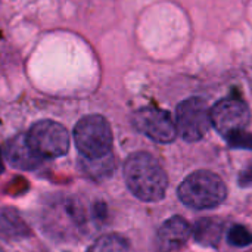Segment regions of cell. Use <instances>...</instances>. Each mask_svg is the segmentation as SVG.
Segmentation results:
<instances>
[{"label":"cell","instance_id":"6da1fadb","mask_svg":"<svg viewBox=\"0 0 252 252\" xmlns=\"http://www.w3.org/2000/svg\"><path fill=\"white\" fill-rule=\"evenodd\" d=\"M124 179L130 192L140 201L158 202L165 196L167 174L161 164L148 152H136L127 158Z\"/></svg>","mask_w":252,"mask_h":252},{"label":"cell","instance_id":"7a4b0ae2","mask_svg":"<svg viewBox=\"0 0 252 252\" xmlns=\"http://www.w3.org/2000/svg\"><path fill=\"white\" fill-rule=\"evenodd\" d=\"M227 195L224 182L216 173L198 170L188 176L179 186V199L193 210L219 207Z\"/></svg>","mask_w":252,"mask_h":252},{"label":"cell","instance_id":"3957f363","mask_svg":"<svg viewBox=\"0 0 252 252\" xmlns=\"http://www.w3.org/2000/svg\"><path fill=\"white\" fill-rule=\"evenodd\" d=\"M74 140L84 159H102L108 157L112 149L109 123L100 115H87L77 123Z\"/></svg>","mask_w":252,"mask_h":252},{"label":"cell","instance_id":"277c9868","mask_svg":"<svg viewBox=\"0 0 252 252\" xmlns=\"http://www.w3.org/2000/svg\"><path fill=\"white\" fill-rule=\"evenodd\" d=\"M28 145L31 149L43 158H58L68 152L69 149V133L68 130L55 121L43 120L35 123L28 134Z\"/></svg>","mask_w":252,"mask_h":252},{"label":"cell","instance_id":"5b68a950","mask_svg":"<svg viewBox=\"0 0 252 252\" xmlns=\"http://www.w3.org/2000/svg\"><path fill=\"white\" fill-rule=\"evenodd\" d=\"M177 133L186 142H198L205 137L211 123V111L201 97H189L179 103L176 112Z\"/></svg>","mask_w":252,"mask_h":252},{"label":"cell","instance_id":"8992f818","mask_svg":"<svg viewBox=\"0 0 252 252\" xmlns=\"http://www.w3.org/2000/svg\"><path fill=\"white\" fill-rule=\"evenodd\" d=\"M250 121V108L241 99H223L217 102L211 109V123L224 139H227L236 131L245 130Z\"/></svg>","mask_w":252,"mask_h":252},{"label":"cell","instance_id":"52a82bcc","mask_svg":"<svg viewBox=\"0 0 252 252\" xmlns=\"http://www.w3.org/2000/svg\"><path fill=\"white\" fill-rule=\"evenodd\" d=\"M131 121L137 131L158 143H170L177 136L176 123L164 109L142 108L133 114Z\"/></svg>","mask_w":252,"mask_h":252},{"label":"cell","instance_id":"ba28073f","mask_svg":"<svg viewBox=\"0 0 252 252\" xmlns=\"http://www.w3.org/2000/svg\"><path fill=\"white\" fill-rule=\"evenodd\" d=\"M190 226L182 217H171L158 230V247L162 252L179 251L190 236Z\"/></svg>","mask_w":252,"mask_h":252},{"label":"cell","instance_id":"9c48e42d","mask_svg":"<svg viewBox=\"0 0 252 252\" xmlns=\"http://www.w3.org/2000/svg\"><path fill=\"white\" fill-rule=\"evenodd\" d=\"M7 161L19 170H35L41 164V158L28 145L27 136H16L6 145Z\"/></svg>","mask_w":252,"mask_h":252},{"label":"cell","instance_id":"30bf717a","mask_svg":"<svg viewBox=\"0 0 252 252\" xmlns=\"http://www.w3.org/2000/svg\"><path fill=\"white\" fill-rule=\"evenodd\" d=\"M223 233V223L214 219H202L193 226V238L202 247H217Z\"/></svg>","mask_w":252,"mask_h":252},{"label":"cell","instance_id":"8fae6325","mask_svg":"<svg viewBox=\"0 0 252 252\" xmlns=\"http://www.w3.org/2000/svg\"><path fill=\"white\" fill-rule=\"evenodd\" d=\"M28 233H30L28 226L15 210L0 208V236L21 238Z\"/></svg>","mask_w":252,"mask_h":252},{"label":"cell","instance_id":"7c38bea8","mask_svg":"<svg viewBox=\"0 0 252 252\" xmlns=\"http://www.w3.org/2000/svg\"><path fill=\"white\" fill-rule=\"evenodd\" d=\"M90 252H128V244L118 235H105L94 242Z\"/></svg>","mask_w":252,"mask_h":252},{"label":"cell","instance_id":"4fadbf2b","mask_svg":"<svg viewBox=\"0 0 252 252\" xmlns=\"http://www.w3.org/2000/svg\"><path fill=\"white\" fill-rule=\"evenodd\" d=\"M227 241L233 247L244 248V247H248L252 244V233L247 227H244L241 224H235L229 229Z\"/></svg>","mask_w":252,"mask_h":252},{"label":"cell","instance_id":"5bb4252c","mask_svg":"<svg viewBox=\"0 0 252 252\" xmlns=\"http://www.w3.org/2000/svg\"><path fill=\"white\" fill-rule=\"evenodd\" d=\"M227 143L230 148L233 149H247V151H252V133H248L245 130L236 131L232 136H229Z\"/></svg>","mask_w":252,"mask_h":252},{"label":"cell","instance_id":"9a60e30c","mask_svg":"<svg viewBox=\"0 0 252 252\" xmlns=\"http://www.w3.org/2000/svg\"><path fill=\"white\" fill-rule=\"evenodd\" d=\"M239 186H242V188H252V167H248L239 176Z\"/></svg>","mask_w":252,"mask_h":252},{"label":"cell","instance_id":"2e32d148","mask_svg":"<svg viewBox=\"0 0 252 252\" xmlns=\"http://www.w3.org/2000/svg\"><path fill=\"white\" fill-rule=\"evenodd\" d=\"M3 170H4V165H3V158H1V152H0V176L3 173Z\"/></svg>","mask_w":252,"mask_h":252},{"label":"cell","instance_id":"e0dca14e","mask_svg":"<svg viewBox=\"0 0 252 252\" xmlns=\"http://www.w3.org/2000/svg\"><path fill=\"white\" fill-rule=\"evenodd\" d=\"M0 252H3V251H1V248H0Z\"/></svg>","mask_w":252,"mask_h":252}]
</instances>
